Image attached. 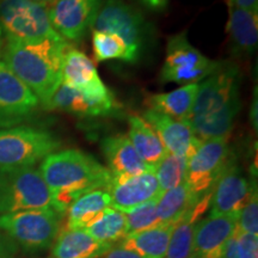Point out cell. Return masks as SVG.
<instances>
[{"instance_id": "20", "label": "cell", "mask_w": 258, "mask_h": 258, "mask_svg": "<svg viewBox=\"0 0 258 258\" xmlns=\"http://www.w3.org/2000/svg\"><path fill=\"white\" fill-rule=\"evenodd\" d=\"M112 245L98 241L85 230L63 228L53 243L51 258H101Z\"/></svg>"}, {"instance_id": "5", "label": "cell", "mask_w": 258, "mask_h": 258, "mask_svg": "<svg viewBox=\"0 0 258 258\" xmlns=\"http://www.w3.org/2000/svg\"><path fill=\"white\" fill-rule=\"evenodd\" d=\"M60 146L61 141L47 129L31 125L0 129V170L32 167Z\"/></svg>"}, {"instance_id": "36", "label": "cell", "mask_w": 258, "mask_h": 258, "mask_svg": "<svg viewBox=\"0 0 258 258\" xmlns=\"http://www.w3.org/2000/svg\"><path fill=\"white\" fill-rule=\"evenodd\" d=\"M145 6L154 11H161L166 8L167 0H140Z\"/></svg>"}, {"instance_id": "37", "label": "cell", "mask_w": 258, "mask_h": 258, "mask_svg": "<svg viewBox=\"0 0 258 258\" xmlns=\"http://www.w3.org/2000/svg\"><path fill=\"white\" fill-rule=\"evenodd\" d=\"M12 246L10 245L4 237L0 234V258H11Z\"/></svg>"}, {"instance_id": "29", "label": "cell", "mask_w": 258, "mask_h": 258, "mask_svg": "<svg viewBox=\"0 0 258 258\" xmlns=\"http://www.w3.org/2000/svg\"><path fill=\"white\" fill-rule=\"evenodd\" d=\"M186 165V158L177 157L169 152L161 158L159 163L153 167L160 192L167 191L185 183Z\"/></svg>"}, {"instance_id": "13", "label": "cell", "mask_w": 258, "mask_h": 258, "mask_svg": "<svg viewBox=\"0 0 258 258\" xmlns=\"http://www.w3.org/2000/svg\"><path fill=\"white\" fill-rule=\"evenodd\" d=\"M252 189L243 171L231 158L212 190L211 215L238 218Z\"/></svg>"}, {"instance_id": "24", "label": "cell", "mask_w": 258, "mask_h": 258, "mask_svg": "<svg viewBox=\"0 0 258 258\" xmlns=\"http://www.w3.org/2000/svg\"><path fill=\"white\" fill-rule=\"evenodd\" d=\"M129 140L146 165L154 167L167 153L153 128L137 115L129 117Z\"/></svg>"}, {"instance_id": "18", "label": "cell", "mask_w": 258, "mask_h": 258, "mask_svg": "<svg viewBox=\"0 0 258 258\" xmlns=\"http://www.w3.org/2000/svg\"><path fill=\"white\" fill-rule=\"evenodd\" d=\"M43 108L47 110L70 112L79 117H96L111 115L117 108V102L115 98L105 101L90 98L78 90H74L61 83Z\"/></svg>"}, {"instance_id": "26", "label": "cell", "mask_w": 258, "mask_h": 258, "mask_svg": "<svg viewBox=\"0 0 258 258\" xmlns=\"http://www.w3.org/2000/svg\"><path fill=\"white\" fill-rule=\"evenodd\" d=\"M198 89L199 83L188 84L172 92L151 96L148 99L150 109L163 112L177 120H184L191 110Z\"/></svg>"}, {"instance_id": "8", "label": "cell", "mask_w": 258, "mask_h": 258, "mask_svg": "<svg viewBox=\"0 0 258 258\" xmlns=\"http://www.w3.org/2000/svg\"><path fill=\"white\" fill-rule=\"evenodd\" d=\"M0 31L23 41L60 36L51 27L46 5L34 0H0Z\"/></svg>"}, {"instance_id": "32", "label": "cell", "mask_w": 258, "mask_h": 258, "mask_svg": "<svg viewBox=\"0 0 258 258\" xmlns=\"http://www.w3.org/2000/svg\"><path fill=\"white\" fill-rule=\"evenodd\" d=\"M224 258H258V235L235 230L226 247Z\"/></svg>"}, {"instance_id": "30", "label": "cell", "mask_w": 258, "mask_h": 258, "mask_svg": "<svg viewBox=\"0 0 258 258\" xmlns=\"http://www.w3.org/2000/svg\"><path fill=\"white\" fill-rule=\"evenodd\" d=\"M92 43L93 54H95L97 62L116 59L129 63H135L124 42L115 35L92 30Z\"/></svg>"}, {"instance_id": "3", "label": "cell", "mask_w": 258, "mask_h": 258, "mask_svg": "<svg viewBox=\"0 0 258 258\" xmlns=\"http://www.w3.org/2000/svg\"><path fill=\"white\" fill-rule=\"evenodd\" d=\"M40 173L51 194V208L61 215L84 194L106 189L111 180L105 166L79 150L48 154L41 163Z\"/></svg>"}, {"instance_id": "9", "label": "cell", "mask_w": 258, "mask_h": 258, "mask_svg": "<svg viewBox=\"0 0 258 258\" xmlns=\"http://www.w3.org/2000/svg\"><path fill=\"white\" fill-rule=\"evenodd\" d=\"M219 64V61L208 59L192 47L184 34H178L167 42L166 59L161 69L160 80L184 85L196 84L207 78Z\"/></svg>"}, {"instance_id": "21", "label": "cell", "mask_w": 258, "mask_h": 258, "mask_svg": "<svg viewBox=\"0 0 258 258\" xmlns=\"http://www.w3.org/2000/svg\"><path fill=\"white\" fill-rule=\"evenodd\" d=\"M175 224H160L156 227L127 234L120 246L140 258H165Z\"/></svg>"}, {"instance_id": "38", "label": "cell", "mask_w": 258, "mask_h": 258, "mask_svg": "<svg viewBox=\"0 0 258 258\" xmlns=\"http://www.w3.org/2000/svg\"><path fill=\"white\" fill-rule=\"evenodd\" d=\"M254 101L252 104V110H251V121L254 124V129H257V93H254Z\"/></svg>"}, {"instance_id": "25", "label": "cell", "mask_w": 258, "mask_h": 258, "mask_svg": "<svg viewBox=\"0 0 258 258\" xmlns=\"http://www.w3.org/2000/svg\"><path fill=\"white\" fill-rule=\"evenodd\" d=\"M227 31L237 53H252L256 49L258 41L257 14L230 5Z\"/></svg>"}, {"instance_id": "16", "label": "cell", "mask_w": 258, "mask_h": 258, "mask_svg": "<svg viewBox=\"0 0 258 258\" xmlns=\"http://www.w3.org/2000/svg\"><path fill=\"white\" fill-rule=\"evenodd\" d=\"M106 191L110 195V207L122 213L158 199L161 194L153 169L135 176L111 177Z\"/></svg>"}, {"instance_id": "35", "label": "cell", "mask_w": 258, "mask_h": 258, "mask_svg": "<svg viewBox=\"0 0 258 258\" xmlns=\"http://www.w3.org/2000/svg\"><path fill=\"white\" fill-rule=\"evenodd\" d=\"M230 5H233L235 8H239L247 11L256 12L258 10V0H230Z\"/></svg>"}, {"instance_id": "2", "label": "cell", "mask_w": 258, "mask_h": 258, "mask_svg": "<svg viewBox=\"0 0 258 258\" xmlns=\"http://www.w3.org/2000/svg\"><path fill=\"white\" fill-rule=\"evenodd\" d=\"M69 47L61 36L36 41L6 37L2 55L12 72L44 106L62 83L63 55Z\"/></svg>"}, {"instance_id": "6", "label": "cell", "mask_w": 258, "mask_h": 258, "mask_svg": "<svg viewBox=\"0 0 258 258\" xmlns=\"http://www.w3.org/2000/svg\"><path fill=\"white\" fill-rule=\"evenodd\" d=\"M51 208V194L34 167L0 170V214Z\"/></svg>"}, {"instance_id": "34", "label": "cell", "mask_w": 258, "mask_h": 258, "mask_svg": "<svg viewBox=\"0 0 258 258\" xmlns=\"http://www.w3.org/2000/svg\"><path fill=\"white\" fill-rule=\"evenodd\" d=\"M104 258H140L138 254H135L132 251H128L123 249V247H111V250L108 253H105Z\"/></svg>"}, {"instance_id": "14", "label": "cell", "mask_w": 258, "mask_h": 258, "mask_svg": "<svg viewBox=\"0 0 258 258\" xmlns=\"http://www.w3.org/2000/svg\"><path fill=\"white\" fill-rule=\"evenodd\" d=\"M62 83L93 99H112L114 93L99 78L95 63L83 51L67 48L62 62Z\"/></svg>"}, {"instance_id": "31", "label": "cell", "mask_w": 258, "mask_h": 258, "mask_svg": "<svg viewBox=\"0 0 258 258\" xmlns=\"http://www.w3.org/2000/svg\"><path fill=\"white\" fill-rule=\"evenodd\" d=\"M158 199L145 202L143 205L133 208L132 211L124 213L125 221H127V234L150 230V228L160 225L157 215Z\"/></svg>"}, {"instance_id": "19", "label": "cell", "mask_w": 258, "mask_h": 258, "mask_svg": "<svg viewBox=\"0 0 258 258\" xmlns=\"http://www.w3.org/2000/svg\"><path fill=\"white\" fill-rule=\"evenodd\" d=\"M101 148L103 156L111 177L135 176L152 170L139 157L129 137L125 134H117L106 137L102 140Z\"/></svg>"}, {"instance_id": "4", "label": "cell", "mask_w": 258, "mask_h": 258, "mask_svg": "<svg viewBox=\"0 0 258 258\" xmlns=\"http://www.w3.org/2000/svg\"><path fill=\"white\" fill-rule=\"evenodd\" d=\"M61 217L53 208L25 209L0 214V230L25 252L37 253L53 245L61 230Z\"/></svg>"}, {"instance_id": "33", "label": "cell", "mask_w": 258, "mask_h": 258, "mask_svg": "<svg viewBox=\"0 0 258 258\" xmlns=\"http://www.w3.org/2000/svg\"><path fill=\"white\" fill-rule=\"evenodd\" d=\"M237 231L258 235V199L256 188L252 189L246 203L238 215Z\"/></svg>"}, {"instance_id": "10", "label": "cell", "mask_w": 258, "mask_h": 258, "mask_svg": "<svg viewBox=\"0 0 258 258\" xmlns=\"http://www.w3.org/2000/svg\"><path fill=\"white\" fill-rule=\"evenodd\" d=\"M91 29L120 37L131 51L134 62L140 59L146 37V23L140 12L124 2L105 0Z\"/></svg>"}, {"instance_id": "23", "label": "cell", "mask_w": 258, "mask_h": 258, "mask_svg": "<svg viewBox=\"0 0 258 258\" xmlns=\"http://www.w3.org/2000/svg\"><path fill=\"white\" fill-rule=\"evenodd\" d=\"M211 195L205 196L196 203L184 217H182L173 226L169 247L165 258H192L194 230L200 217L207 211L211 203Z\"/></svg>"}, {"instance_id": "12", "label": "cell", "mask_w": 258, "mask_h": 258, "mask_svg": "<svg viewBox=\"0 0 258 258\" xmlns=\"http://www.w3.org/2000/svg\"><path fill=\"white\" fill-rule=\"evenodd\" d=\"M102 0H55L46 5L51 27L64 40L78 42L92 28Z\"/></svg>"}, {"instance_id": "39", "label": "cell", "mask_w": 258, "mask_h": 258, "mask_svg": "<svg viewBox=\"0 0 258 258\" xmlns=\"http://www.w3.org/2000/svg\"><path fill=\"white\" fill-rule=\"evenodd\" d=\"M34 2L40 3V4H43V5H48V4H50V3L55 2V0H34Z\"/></svg>"}, {"instance_id": "7", "label": "cell", "mask_w": 258, "mask_h": 258, "mask_svg": "<svg viewBox=\"0 0 258 258\" xmlns=\"http://www.w3.org/2000/svg\"><path fill=\"white\" fill-rule=\"evenodd\" d=\"M227 138L201 141L188 159L185 184L196 201L212 194L215 183L231 160Z\"/></svg>"}, {"instance_id": "27", "label": "cell", "mask_w": 258, "mask_h": 258, "mask_svg": "<svg viewBox=\"0 0 258 258\" xmlns=\"http://www.w3.org/2000/svg\"><path fill=\"white\" fill-rule=\"evenodd\" d=\"M198 203L185 183L160 194L157 215L160 224H176Z\"/></svg>"}, {"instance_id": "11", "label": "cell", "mask_w": 258, "mask_h": 258, "mask_svg": "<svg viewBox=\"0 0 258 258\" xmlns=\"http://www.w3.org/2000/svg\"><path fill=\"white\" fill-rule=\"evenodd\" d=\"M0 43V129L15 127L36 111L37 97L3 60Z\"/></svg>"}, {"instance_id": "22", "label": "cell", "mask_w": 258, "mask_h": 258, "mask_svg": "<svg viewBox=\"0 0 258 258\" xmlns=\"http://www.w3.org/2000/svg\"><path fill=\"white\" fill-rule=\"evenodd\" d=\"M109 207L110 195L106 189H96L84 194L67 209L66 228L86 230Z\"/></svg>"}, {"instance_id": "1", "label": "cell", "mask_w": 258, "mask_h": 258, "mask_svg": "<svg viewBox=\"0 0 258 258\" xmlns=\"http://www.w3.org/2000/svg\"><path fill=\"white\" fill-rule=\"evenodd\" d=\"M240 73L230 62H220L199 84L194 104L184 121L200 140L227 138L240 110Z\"/></svg>"}, {"instance_id": "15", "label": "cell", "mask_w": 258, "mask_h": 258, "mask_svg": "<svg viewBox=\"0 0 258 258\" xmlns=\"http://www.w3.org/2000/svg\"><path fill=\"white\" fill-rule=\"evenodd\" d=\"M237 220L231 215L200 219L194 230L192 258H224L228 241L237 230Z\"/></svg>"}, {"instance_id": "17", "label": "cell", "mask_w": 258, "mask_h": 258, "mask_svg": "<svg viewBox=\"0 0 258 258\" xmlns=\"http://www.w3.org/2000/svg\"><path fill=\"white\" fill-rule=\"evenodd\" d=\"M144 120L158 134L167 152L177 157L189 159L201 144L184 120H177L153 109L145 111Z\"/></svg>"}, {"instance_id": "28", "label": "cell", "mask_w": 258, "mask_h": 258, "mask_svg": "<svg viewBox=\"0 0 258 258\" xmlns=\"http://www.w3.org/2000/svg\"><path fill=\"white\" fill-rule=\"evenodd\" d=\"M85 231L101 243L114 245L127 235L124 213L112 207L106 208L101 218L97 219Z\"/></svg>"}]
</instances>
